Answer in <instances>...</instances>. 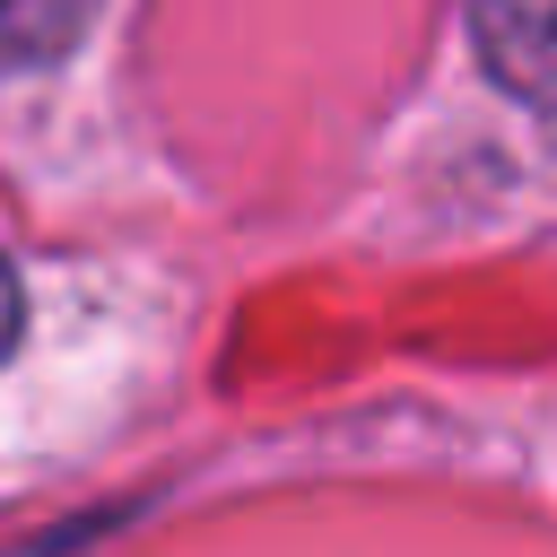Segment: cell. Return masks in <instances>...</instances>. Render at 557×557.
I'll list each match as a JSON object with an SVG mask.
<instances>
[{
    "label": "cell",
    "instance_id": "obj_3",
    "mask_svg": "<svg viewBox=\"0 0 557 557\" xmlns=\"http://www.w3.org/2000/svg\"><path fill=\"white\" fill-rule=\"evenodd\" d=\"M17 331H26V296H17V270L0 261V366H9V348H17Z\"/></svg>",
    "mask_w": 557,
    "mask_h": 557
},
{
    "label": "cell",
    "instance_id": "obj_1",
    "mask_svg": "<svg viewBox=\"0 0 557 557\" xmlns=\"http://www.w3.org/2000/svg\"><path fill=\"white\" fill-rule=\"evenodd\" d=\"M470 44L513 96L557 113V0H470Z\"/></svg>",
    "mask_w": 557,
    "mask_h": 557
},
{
    "label": "cell",
    "instance_id": "obj_2",
    "mask_svg": "<svg viewBox=\"0 0 557 557\" xmlns=\"http://www.w3.org/2000/svg\"><path fill=\"white\" fill-rule=\"evenodd\" d=\"M104 0H0V78L9 70H52L61 52L87 44Z\"/></svg>",
    "mask_w": 557,
    "mask_h": 557
}]
</instances>
